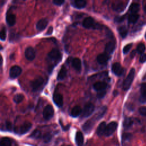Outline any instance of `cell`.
Returning <instances> with one entry per match:
<instances>
[{
    "mask_svg": "<svg viewBox=\"0 0 146 146\" xmlns=\"http://www.w3.org/2000/svg\"><path fill=\"white\" fill-rule=\"evenodd\" d=\"M82 25L86 29H100L101 28V25L98 23H95V20L91 17H87L84 18Z\"/></svg>",
    "mask_w": 146,
    "mask_h": 146,
    "instance_id": "1",
    "label": "cell"
},
{
    "mask_svg": "<svg viewBox=\"0 0 146 146\" xmlns=\"http://www.w3.org/2000/svg\"><path fill=\"white\" fill-rule=\"evenodd\" d=\"M47 58L48 59H49L50 61L54 62L56 64L60 61L62 59V54L59 50L56 48H53L48 52Z\"/></svg>",
    "mask_w": 146,
    "mask_h": 146,
    "instance_id": "2",
    "label": "cell"
},
{
    "mask_svg": "<svg viewBox=\"0 0 146 146\" xmlns=\"http://www.w3.org/2000/svg\"><path fill=\"white\" fill-rule=\"evenodd\" d=\"M135 74V70L133 68H131L127 76L124 80V82L123 84V88L124 90L125 91L128 90L130 88L134 79Z\"/></svg>",
    "mask_w": 146,
    "mask_h": 146,
    "instance_id": "3",
    "label": "cell"
},
{
    "mask_svg": "<svg viewBox=\"0 0 146 146\" xmlns=\"http://www.w3.org/2000/svg\"><path fill=\"white\" fill-rule=\"evenodd\" d=\"M44 82V79L41 76L35 78L30 83V86L33 91H36L40 88Z\"/></svg>",
    "mask_w": 146,
    "mask_h": 146,
    "instance_id": "4",
    "label": "cell"
},
{
    "mask_svg": "<svg viewBox=\"0 0 146 146\" xmlns=\"http://www.w3.org/2000/svg\"><path fill=\"white\" fill-rule=\"evenodd\" d=\"M95 110V106L91 103H87L83 110L82 111V116L83 117H87L90 116Z\"/></svg>",
    "mask_w": 146,
    "mask_h": 146,
    "instance_id": "5",
    "label": "cell"
},
{
    "mask_svg": "<svg viewBox=\"0 0 146 146\" xmlns=\"http://www.w3.org/2000/svg\"><path fill=\"white\" fill-rule=\"evenodd\" d=\"M32 127V124L30 122L25 121L24 122L19 128H15V131L19 134H25Z\"/></svg>",
    "mask_w": 146,
    "mask_h": 146,
    "instance_id": "6",
    "label": "cell"
},
{
    "mask_svg": "<svg viewBox=\"0 0 146 146\" xmlns=\"http://www.w3.org/2000/svg\"><path fill=\"white\" fill-rule=\"evenodd\" d=\"M54 111L53 107L50 105H47L43 109V116L44 119L49 120L54 115Z\"/></svg>",
    "mask_w": 146,
    "mask_h": 146,
    "instance_id": "7",
    "label": "cell"
},
{
    "mask_svg": "<svg viewBox=\"0 0 146 146\" xmlns=\"http://www.w3.org/2000/svg\"><path fill=\"white\" fill-rule=\"evenodd\" d=\"M117 127V123L116 122L112 121L110 123L106 126L104 135L106 136H109L111 135L115 131Z\"/></svg>",
    "mask_w": 146,
    "mask_h": 146,
    "instance_id": "8",
    "label": "cell"
},
{
    "mask_svg": "<svg viewBox=\"0 0 146 146\" xmlns=\"http://www.w3.org/2000/svg\"><path fill=\"white\" fill-rule=\"evenodd\" d=\"M22 72L21 68L18 66H12L9 71V75L11 78L14 79L18 76Z\"/></svg>",
    "mask_w": 146,
    "mask_h": 146,
    "instance_id": "9",
    "label": "cell"
},
{
    "mask_svg": "<svg viewBox=\"0 0 146 146\" xmlns=\"http://www.w3.org/2000/svg\"><path fill=\"white\" fill-rule=\"evenodd\" d=\"M111 69L113 73L117 76L121 75L124 72L123 68L121 67L120 64L117 62H116L112 64Z\"/></svg>",
    "mask_w": 146,
    "mask_h": 146,
    "instance_id": "10",
    "label": "cell"
},
{
    "mask_svg": "<svg viewBox=\"0 0 146 146\" xmlns=\"http://www.w3.org/2000/svg\"><path fill=\"white\" fill-rule=\"evenodd\" d=\"M25 55L27 60H33L35 57V52L34 49L31 46L27 47L25 49Z\"/></svg>",
    "mask_w": 146,
    "mask_h": 146,
    "instance_id": "11",
    "label": "cell"
},
{
    "mask_svg": "<svg viewBox=\"0 0 146 146\" xmlns=\"http://www.w3.org/2000/svg\"><path fill=\"white\" fill-rule=\"evenodd\" d=\"M53 101L54 103L58 107L62 106L63 104V96L59 93H54L53 95Z\"/></svg>",
    "mask_w": 146,
    "mask_h": 146,
    "instance_id": "12",
    "label": "cell"
},
{
    "mask_svg": "<svg viewBox=\"0 0 146 146\" xmlns=\"http://www.w3.org/2000/svg\"><path fill=\"white\" fill-rule=\"evenodd\" d=\"M48 24V21L46 18H43L38 21L36 25V28L38 31L43 30Z\"/></svg>",
    "mask_w": 146,
    "mask_h": 146,
    "instance_id": "13",
    "label": "cell"
},
{
    "mask_svg": "<svg viewBox=\"0 0 146 146\" xmlns=\"http://www.w3.org/2000/svg\"><path fill=\"white\" fill-rule=\"evenodd\" d=\"M115 47V43L114 42L111 41L108 42L105 47V53H106L108 55L111 54L113 52Z\"/></svg>",
    "mask_w": 146,
    "mask_h": 146,
    "instance_id": "14",
    "label": "cell"
},
{
    "mask_svg": "<svg viewBox=\"0 0 146 146\" xmlns=\"http://www.w3.org/2000/svg\"><path fill=\"white\" fill-rule=\"evenodd\" d=\"M126 7V3L123 2H118L117 3H113L112 5V7L113 10L117 12H121L123 11Z\"/></svg>",
    "mask_w": 146,
    "mask_h": 146,
    "instance_id": "15",
    "label": "cell"
},
{
    "mask_svg": "<svg viewBox=\"0 0 146 146\" xmlns=\"http://www.w3.org/2000/svg\"><path fill=\"white\" fill-rule=\"evenodd\" d=\"M109 59V55L106 53H102L99 54L96 57L97 62L99 64H104L106 63Z\"/></svg>",
    "mask_w": 146,
    "mask_h": 146,
    "instance_id": "16",
    "label": "cell"
},
{
    "mask_svg": "<svg viewBox=\"0 0 146 146\" xmlns=\"http://www.w3.org/2000/svg\"><path fill=\"white\" fill-rule=\"evenodd\" d=\"M107 86V83L104 82H98L94 83L93 85V87L94 90L97 91L98 92L106 90Z\"/></svg>",
    "mask_w": 146,
    "mask_h": 146,
    "instance_id": "17",
    "label": "cell"
},
{
    "mask_svg": "<svg viewBox=\"0 0 146 146\" xmlns=\"http://www.w3.org/2000/svg\"><path fill=\"white\" fill-rule=\"evenodd\" d=\"M94 124V121L92 120H88L84 123L83 125L82 128L84 132H89L92 128Z\"/></svg>",
    "mask_w": 146,
    "mask_h": 146,
    "instance_id": "18",
    "label": "cell"
},
{
    "mask_svg": "<svg viewBox=\"0 0 146 146\" xmlns=\"http://www.w3.org/2000/svg\"><path fill=\"white\" fill-rule=\"evenodd\" d=\"M75 142L77 146H83L84 143V137L82 133L80 131L76 132L75 135Z\"/></svg>",
    "mask_w": 146,
    "mask_h": 146,
    "instance_id": "19",
    "label": "cell"
},
{
    "mask_svg": "<svg viewBox=\"0 0 146 146\" xmlns=\"http://www.w3.org/2000/svg\"><path fill=\"white\" fill-rule=\"evenodd\" d=\"M6 21L7 23L9 26H13L15 23V21H16L15 15L11 13H9V14L7 13L6 17Z\"/></svg>",
    "mask_w": 146,
    "mask_h": 146,
    "instance_id": "20",
    "label": "cell"
},
{
    "mask_svg": "<svg viewBox=\"0 0 146 146\" xmlns=\"http://www.w3.org/2000/svg\"><path fill=\"white\" fill-rule=\"evenodd\" d=\"M106 126H107V125H106V122L103 121V122L100 123V124L98 127L97 130H96V133L98 136H102L103 135H104Z\"/></svg>",
    "mask_w": 146,
    "mask_h": 146,
    "instance_id": "21",
    "label": "cell"
},
{
    "mask_svg": "<svg viewBox=\"0 0 146 146\" xmlns=\"http://www.w3.org/2000/svg\"><path fill=\"white\" fill-rule=\"evenodd\" d=\"M72 67L76 70L80 71L82 67V62L79 58H75L72 60Z\"/></svg>",
    "mask_w": 146,
    "mask_h": 146,
    "instance_id": "22",
    "label": "cell"
},
{
    "mask_svg": "<svg viewBox=\"0 0 146 146\" xmlns=\"http://www.w3.org/2000/svg\"><path fill=\"white\" fill-rule=\"evenodd\" d=\"M87 2L84 0H76L72 2V6L78 9H82L86 6Z\"/></svg>",
    "mask_w": 146,
    "mask_h": 146,
    "instance_id": "23",
    "label": "cell"
},
{
    "mask_svg": "<svg viewBox=\"0 0 146 146\" xmlns=\"http://www.w3.org/2000/svg\"><path fill=\"white\" fill-rule=\"evenodd\" d=\"M67 74V70L64 66H62L59 70L58 75H57V79L58 80H62L63 79Z\"/></svg>",
    "mask_w": 146,
    "mask_h": 146,
    "instance_id": "24",
    "label": "cell"
},
{
    "mask_svg": "<svg viewBox=\"0 0 146 146\" xmlns=\"http://www.w3.org/2000/svg\"><path fill=\"white\" fill-rule=\"evenodd\" d=\"M140 94H141L140 99L143 102H145L146 101V83L141 84L140 87Z\"/></svg>",
    "mask_w": 146,
    "mask_h": 146,
    "instance_id": "25",
    "label": "cell"
},
{
    "mask_svg": "<svg viewBox=\"0 0 146 146\" xmlns=\"http://www.w3.org/2000/svg\"><path fill=\"white\" fill-rule=\"evenodd\" d=\"M82 112V108L80 106H76L72 108L71 111V115L73 117H78Z\"/></svg>",
    "mask_w": 146,
    "mask_h": 146,
    "instance_id": "26",
    "label": "cell"
},
{
    "mask_svg": "<svg viewBox=\"0 0 146 146\" xmlns=\"http://www.w3.org/2000/svg\"><path fill=\"white\" fill-rule=\"evenodd\" d=\"M117 30L119 33V34L122 38H125L128 34V30L125 26H121L118 27Z\"/></svg>",
    "mask_w": 146,
    "mask_h": 146,
    "instance_id": "27",
    "label": "cell"
},
{
    "mask_svg": "<svg viewBox=\"0 0 146 146\" xmlns=\"http://www.w3.org/2000/svg\"><path fill=\"white\" fill-rule=\"evenodd\" d=\"M139 9H140V6L138 3H133L130 5L129 10L132 14H136V13L139 11Z\"/></svg>",
    "mask_w": 146,
    "mask_h": 146,
    "instance_id": "28",
    "label": "cell"
},
{
    "mask_svg": "<svg viewBox=\"0 0 146 146\" xmlns=\"http://www.w3.org/2000/svg\"><path fill=\"white\" fill-rule=\"evenodd\" d=\"M139 18V15L137 14H131L129 15L128 21L129 23H135L137 22Z\"/></svg>",
    "mask_w": 146,
    "mask_h": 146,
    "instance_id": "29",
    "label": "cell"
},
{
    "mask_svg": "<svg viewBox=\"0 0 146 146\" xmlns=\"http://www.w3.org/2000/svg\"><path fill=\"white\" fill-rule=\"evenodd\" d=\"M1 146H11V140L9 137H2L0 142Z\"/></svg>",
    "mask_w": 146,
    "mask_h": 146,
    "instance_id": "30",
    "label": "cell"
},
{
    "mask_svg": "<svg viewBox=\"0 0 146 146\" xmlns=\"http://www.w3.org/2000/svg\"><path fill=\"white\" fill-rule=\"evenodd\" d=\"M133 124V120L131 118L127 117L123 121V126L125 128H129Z\"/></svg>",
    "mask_w": 146,
    "mask_h": 146,
    "instance_id": "31",
    "label": "cell"
},
{
    "mask_svg": "<svg viewBox=\"0 0 146 146\" xmlns=\"http://www.w3.org/2000/svg\"><path fill=\"white\" fill-rule=\"evenodd\" d=\"M23 99H24L23 95H22L21 94H16L14 96L13 101L15 103H19L23 100Z\"/></svg>",
    "mask_w": 146,
    "mask_h": 146,
    "instance_id": "32",
    "label": "cell"
},
{
    "mask_svg": "<svg viewBox=\"0 0 146 146\" xmlns=\"http://www.w3.org/2000/svg\"><path fill=\"white\" fill-rule=\"evenodd\" d=\"M145 44L143 43H139L137 47V49H136L137 52L140 54H144V52L145 51Z\"/></svg>",
    "mask_w": 146,
    "mask_h": 146,
    "instance_id": "33",
    "label": "cell"
},
{
    "mask_svg": "<svg viewBox=\"0 0 146 146\" xmlns=\"http://www.w3.org/2000/svg\"><path fill=\"white\" fill-rule=\"evenodd\" d=\"M30 137H32L33 139H38L41 137V132L38 129H35L30 135Z\"/></svg>",
    "mask_w": 146,
    "mask_h": 146,
    "instance_id": "34",
    "label": "cell"
},
{
    "mask_svg": "<svg viewBox=\"0 0 146 146\" xmlns=\"http://www.w3.org/2000/svg\"><path fill=\"white\" fill-rule=\"evenodd\" d=\"M6 29L5 27H3L1 30L0 38L2 40H5L6 39Z\"/></svg>",
    "mask_w": 146,
    "mask_h": 146,
    "instance_id": "35",
    "label": "cell"
},
{
    "mask_svg": "<svg viewBox=\"0 0 146 146\" xmlns=\"http://www.w3.org/2000/svg\"><path fill=\"white\" fill-rule=\"evenodd\" d=\"M132 43H129V44H128L125 45V46L124 47V48H123V53H124V54H127V53L129 51L130 49H131V47H132Z\"/></svg>",
    "mask_w": 146,
    "mask_h": 146,
    "instance_id": "36",
    "label": "cell"
},
{
    "mask_svg": "<svg viewBox=\"0 0 146 146\" xmlns=\"http://www.w3.org/2000/svg\"><path fill=\"white\" fill-rule=\"evenodd\" d=\"M51 139V135L50 133H46L43 136V140L44 142L47 143L49 142Z\"/></svg>",
    "mask_w": 146,
    "mask_h": 146,
    "instance_id": "37",
    "label": "cell"
},
{
    "mask_svg": "<svg viewBox=\"0 0 146 146\" xmlns=\"http://www.w3.org/2000/svg\"><path fill=\"white\" fill-rule=\"evenodd\" d=\"M139 113L144 116H146V107H141L139 109Z\"/></svg>",
    "mask_w": 146,
    "mask_h": 146,
    "instance_id": "38",
    "label": "cell"
},
{
    "mask_svg": "<svg viewBox=\"0 0 146 146\" xmlns=\"http://www.w3.org/2000/svg\"><path fill=\"white\" fill-rule=\"evenodd\" d=\"M106 94V90H102V91H98V94H97V96L99 98H103L105 95Z\"/></svg>",
    "mask_w": 146,
    "mask_h": 146,
    "instance_id": "39",
    "label": "cell"
},
{
    "mask_svg": "<svg viewBox=\"0 0 146 146\" xmlns=\"http://www.w3.org/2000/svg\"><path fill=\"white\" fill-rule=\"evenodd\" d=\"M124 18H125V17L124 16H118V17H116L115 18V19H114V21H115V22H122L123 21H124Z\"/></svg>",
    "mask_w": 146,
    "mask_h": 146,
    "instance_id": "40",
    "label": "cell"
},
{
    "mask_svg": "<svg viewBox=\"0 0 146 146\" xmlns=\"http://www.w3.org/2000/svg\"><path fill=\"white\" fill-rule=\"evenodd\" d=\"M139 61L140 63H144L146 61V54H142L140 55Z\"/></svg>",
    "mask_w": 146,
    "mask_h": 146,
    "instance_id": "41",
    "label": "cell"
},
{
    "mask_svg": "<svg viewBox=\"0 0 146 146\" xmlns=\"http://www.w3.org/2000/svg\"><path fill=\"white\" fill-rule=\"evenodd\" d=\"M53 3L55 4V5L57 6H60L62 5L63 3H64V1L63 0H54L52 1Z\"/></svg>",
    "mask_w": 146,
    "mask_h": 146,
    "instance_id": "42",
    "label": "cell"
},
{
    "mask_svg": "<svg viewBox=\"0 0 146 146\" xmlns=\"http://www.w3.org/2000/svg\"><path fill=\"white\" fill-rule=\"evenodd\" d=\"M6 127L8 131H11L13 127H12V124L10 121H6Z\"/></svg>",
    "mask_w": 146,
    "mask_h": 146,
    "instance_id": "43",
    "label": "cell"
},
{
    "mask_svg": "<svg viewBox=\"0 0 146 146\" xmlns=\"http://www.w3.org/2000/svg\"><path fill=\"white\" fill-rule=\"evenodd\" d=\"M52 31H53V28L52 26H50L46 33V35H50L52 33Z\"/></svg>",
    "mask_w": 146,
    "mask_h": 146,
    "instance_id": "44",
    "label": "cell"
},
{
    "mask_svg": "<svg viewBox=\"0 0 146 146\" xmlns=\"http://www.w3.org/2000/svg\"><path fill=\"white\" fill-rule=\"evenodd\" d=\"M1 65H2V62H3V58H2V56H1Z\"/></svg>",
    "mask_w": 146,
    "mask_h": 146,
    "instance_id": "45",
    "label": "cell"
},
{
    "mask_svg": "<svg viewBox=\"0 0 146 146\" xmlns=\"http://www.w3.org/2000/svg\"><path fill=\"white\" fill-rule=\"evenodd\" d=\"M144 11L146 13V3L145 4V5H144Z\"/></svg>",
    "mask_w": 146,
    "mask_h": 146,
    "instance_id": "46",
    "label": "cell"
},
{
    "mask_svg": "<svg viewBox=\"0 0 146 146\" xmlns=\"http://www.w3.org/2000/svg\"><path fill=\"white\" fill-rule=\"evenodd\" d=\"M145 38H146V34H145Z\"/></svg>",
    "mask_w": 146,
    "mask_h": 146,
    "instance_id": "47",
    "label": "cell"
}]
</instances>
